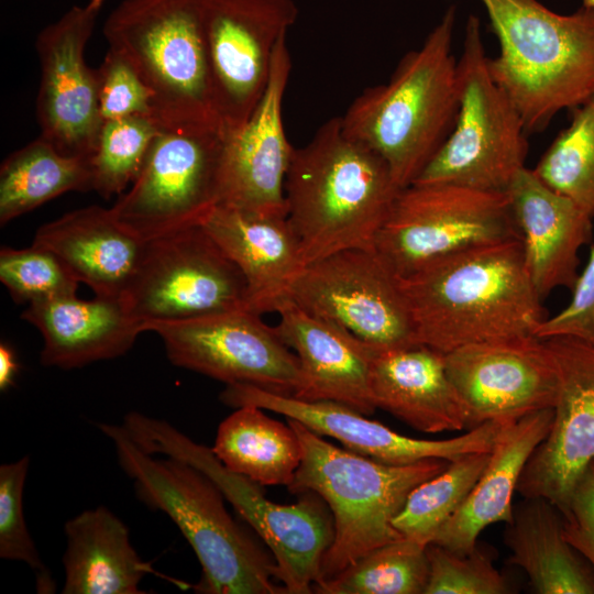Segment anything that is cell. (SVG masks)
Instances as JSON below:
<instances>
[{
    "label": "cell",
    "mask_w": 594,
    "mask_h": 594,
    "mask_svg": "<svg viewBox=\"0 0 594 594\" xmlns=\"http://www.w3.org/2000/svg\"><path fill=\"white\" fill-rule=\"evenodd\" d=\"M559 378L548 435L529 458L517 493L543 498L560 514L594 460V343L572 337L542 339Z\"/></svg>",
    "instance_id": "cell-17"
},
{
    "label": "cell",
    "mask_w": 594,
    "mask_h": 594,
    "mask_svg": "<svg viewBox=\"0 0 594 594\" xmlns=\"http://www.w3.org/2000/svg\"><path fill=\"white\" fill-rule=\"evenodd\" d=\"M397 279L417 343L443 354L535 336L544 319L521 239L464 250Z\"/></svg>",
    "instance_id": "cell-1"
},
{
    "label": "cell",
    "mask_w": 594,
    "mask_h": 594,
    "mask_svg": "<svg viewBox=\"0 0 594 594\" xmlns=\"http://www.w3.org/2000/svg\"><path fill=\"white\" fill-rule=\"evenodd\" d=\"M160 129L150 116L102 121L90 156L92 190L105 199L123 194L139 174Z\"/></svg>",
    "instance_id": "cell-35"
},
{
    "label": "cell",
    "mask_w": 594,
    "mask_h": 594,
    "mask_svg": "<svg viewBox=\"0 0 594 594\" xmlns=\"http://www.w3.org/2000/svg\"><path fill=\"white\" fill-rule=\"evenodd\" d=\"M92 190L90 158L61 153L38 136L0 167V224L68 191Z\"/></svg>",
    "instance_id": "cell-31"
},
{
    "label": "cell",
    "mask_w": 594,
    "mask_h": 594,
    "mask_svg": "<svg viewBox=\"0 0 594 594\" xmlns=\"http://www.w3.org/2000/svg\"><path fill=\"white\" fill-rule=\"evenodd\" d=\"M220 399L234 408L253 405L277 413L319 436L337 439L352 452L388 464H409L425 459L453 461L470 453L490 452L504 424L488 421L451 439L422 440L397 433L332 400H305L246 384L228 385Z\"/></svg>",
    "instance_id": "cell-19"
},
{
    "label": "cell",
    "mask_w": 594,
    "mask_h": 594,
    "mask_svg": "<svg viewBox=\"0 0 594 594\" xmlns=\"http://www.w3.org/2000/svg\"><path fill=\"white\" fill-rule=\"evenodd\" d=\"M19 373V362L14 349L8 342L0 343V391L11 388Z\"/></svg>",
    "instance_id": "cell-42"
},
{
    "label": "cell",
    "mask_w": 594,
    "mask_h": 594,
    "mask_svg": "<svg viewBox=\"0 0 594 594\" xmlns=\"http://www.w3.org/2000/svg\"><path fill=\"white\" fill-rule=\"evenodd\" d=\"M552 419L553 408H547L503 424L487 465L461 507L437 532L433 543L468 552L476 547L479 535L487 526L513 519L514 493Z\"/></svg>",
    "instance_id": "cell-27"
},
{
    "label": "cell",
    "mask_w": 594,
    "mask_h": 594,
    "mask_svg": "<svg viewBox=\"0 0 594 594\" xmlns=\"http://www.w3.org/2000/svg\"><path fill=\"white\" fill-rule=\"evenodd\" d=\"M63 557L64 594H140L153 569L133 548L128 527L98 506L66 521Z\"/></svg>",
    "instance_id": "cell-28"
},
{
    "label": "cell",
    "mask_w": 594,
    "mask_h": 594,
    "mask_svg": "<svg viewBox=\"0 0 594 594\" xmlns=\"http://www.w3.org/2000/svg\"><path fill=\"white\" fill-rule=\"evenodd\" d=\"M21 318L43 337L42 364L62 370L121 356L145 332L122 298L72 295L28 305Z\"/></svg>",
    "instance_id": "cell-23"
},
{
    "label": "cell",
    "mask_w": 594,
    "mask_h": 594,
    "mask_svg": "<svg viewBox=\"0 0 594 594\" xmlns=\"http://www.w3.org/2000/svg\"><path fill=\"white\" fill-rule=\"evenodd\" d=\"M202 227L241 271L248 309L275 311L304 264L298 239L287 219L217 205Z\"/></svg>",
    "instance_id": "cell-25"
},
{
    "label": "cell",
    "mask_w": 594,
    "mask_h": 594,
    "mask_svg": "<svg viewBox=\"0 0 594 594\" xmlns=\"http://www.w3.org/2000/svg\"><path fill=\"white\" fill-rule=\"evenodd\" d=\"M122 426L144 451L182 459L210 477L270 549L276 580L286 593H314L333 538V521L320 496L304 492L292 505L274 503L261 484L229 470L211 448L195 442L167 421L133 411L124 416Z\"/></svg>",
    "instance_id": "cell-7"
},
{
    "label": "cell",
    "mask_w": 594,
    "mask_h": 594,
    "mask_svg": "<svg viewBox=\"0 0 594 594\" xmlns=\"http://www.w3.org/2000/svg\"><path fill=\"white\" fill-rule=\"evenodd\" d=\"M287 299L378 349L418 344L396 275L375 249H349L311 262Z\"/></svg>",
    "instance_id": "cell-14"
},
{
    "label": "cell",
    "mask_w": 594,
    "mask_h": 594,
    "mask_svg": "<svg viewBox=\"0 0 594 594\" xmlns=\"http://www.w3.org/2000/svg\"><path fill=\"white\" fill-rule=\"evenodd\" d=\"M228 134L219 123L161 127L145 161L111 210L143 241L201 224L219 204Z\"/></svg>",
    "instance_id": "cell-10"
},
{
    "label": "cell",
    "mask_w": 594,
    "mask_h": 594,
    "mask_svg": "<svg viewBox=\"0 0 594 594\" xmlns=\"http://www.w3.org/2000/svg\"><path fill=\"white\" fill-rule=\"evenodd\" d=\"M239 267L202 224L144 241L136 272L122 299L147 327L248 308Z\"/></svg>",
    "instance_id": "cell-12"
},
{
    "label": "cell",
    "mask_w": 594,
    "mask_h": 594,
    "mask_svg": "<svg viewBox=\"0 0 594 594\" xmlns=\"http://www.w3.org/2000/svg\"><path fill=\"white\" fill-rule=\"evenodd\" d=\"M548 187L594 217V96L571 109V122L532 169Z\"/></svg>",
    "instance_id": "cell-34"
},
{
    "label": "cell",
    "mask_w": 594,
    "mask_h": 594,
    "mask_svg": "<svg viewBox=\"0 0 594 594\" xmlns=\"http://www.w3.org/2000/svg\"><path fill=\"white\" fill-rule=\"evenodd\" d=\"M590 465H592V466L594 468V460H593V462H592Z\"/></svg>",
    "instance_id": "cell-44"
},
{
    "label": "cell",
    "mask_w": 594,
    "mask_h": 594,
    "mask_svg": "<svg viewBox=\"0 0 594 594\" xmlns=\"http://www.w3.org/2000/svg\"><path fill=\"white\" fill-rule=\"evenodd\" d=\"M429 575L425 594H506L510 587L491 557L476 544L468 552L430 542L426 548Z\"/></svg>",
    "instance_id": "cell-38"
},
{
    "label": "cell",
    "mask_w": 594,
    "mask_h": 594,
    "mask_svg": "<svg viewBox=\"0 0 594 594\" xmlns=\"http://www.w3.org/2000/svg\"><path fill=\"white\" fill-rule=\"evenodd\" d=\"M370 387L376 408L428 433L469 429L468 410L452 385L444 354L424 344L378 349Z\"/></svg>",
    "instance_id": "cell-24"
},
{
    "label": "cell",
    "mask_w": 594,
    "mask_h": 594,
    "mask_svg": "<svg viewBox=\"0 0 594 594\" xmlns=\"http://www.w3.org/2000/svg\"><path fill=\"white\" fill-rule=\"evenodd\" d=\"M490 457L491 451L476 452L449 461L443 471L410 492L393 521L395 529L425 546L432 542L468 497Z\"/></svg>",
    "instance_id": "cell-33"
},
{
    "label": "cell",
    "mask_w": 594,
    "mask_h": 594,
    "mask_svg": "<svg viewBox=\"0 0 594 594\" xmlns=\"http://www.w3.org/2000/svg\"><path fill=\"white\" fill-rule=\"evenodd\" d=\"M168 360L228 385L246 384L297 396L302 374L297 355L262 315L248 308L204 317L156 322Z\"/></svg>",
    "instance_id": "cell-13"
},
{
    "label": "cell",
    "mask_w": 594,
    "mask_h": 594,
    "mask_svg": "<svg viewBox=\"0 0 594 594\" xmlns=\"http://www.w3.org/2000/svg\"><path fill=\"white\" fill-rule=\"evenodd\" d=\"M0 282L15 302L28 305L77 295L79 285L55 253L34 243L1 248Z\"/></svg>",
    "instance_id": "cell-36"
},
{
    "label": "cell",
    "mask_w": 594,
    "mask_h": 594,
    "mask_svg": "<svg viewBox=\"0 0 594 594\" xmlns=\"http://www.w3.org/2000/svg\"><path fill=\"white\" fill-rule=\"evenodd\" d=\"M448 376L469 414V429L553 408L559 378L535 336L473 343L444 354Z\"/></svg>",
    "instance_id": "cell-18"
},
{
    "label": "cell",
    "mask_w": 594,
    "mask_h": 594,
    "mask_svg": "<svg viewBox=\"0 0 594 594\" xmlns=\"http://www.w3.org/2000/svg\"><path fill=\"white\" fill-rule=\"evenodd\" d=\"M290 68L285 35L275 48L263 97L248 121L227 136L218 205L287 217L285 180L295 147L284 130L283 100Z\"/></svg>",
    "instance_id": "cell-20"
},
{
    "label": "cell",
    "mask_w": 594,
    "mask_h": 594,
    "mask_svg": "<svg viewBox=\"0 0 594 594\" xmlns=\"http://www.w3.org/2000/svg\"><path fill=\"white\" fill-rule=\"evenodd\" d=\"M457 78L459 108L454 125L413 184H451L506 193L526 167L528 133L516 106L491 75L475 15L466 22Z\"/></svg>",
    "instance_id": "cell-9"
},
{
    "label": "cell",
    "mask_w": 594,
    "mask_h": 594,
    "mask_svg": "<svg viewBox=\"0 0 594 594\" xmlns=\"http://www.w3.org/2000/svg\"><path fill=\"white\" fill-rule=\"evenodd\" d=\"M562 517L565 540L594 569V468L584 472L575 485Z\"/></svg>",
    "instance_id": "cell-41"
},
{
    "label": "cell",
    "mask_w": 594,
    "mask_h": 594,
    "mask_svg": "<svg viewBox=\"0 0 594 594\" xmlns=\"http://www.w3.org/2000/svg\"><path fill=\"white\" fill-rule=\"evenodd\" d=\"M298 13L295 0H207L213 107L227 134L248 121L263 97L275 48Z\"/></svg>",
    "instance_id": "cell-15"
},
{
    "label": "cell",
    "mask_w": 594,
    "mask_h": 594,
    "mask_svg": "<svg viewBox=\"0 0 594 594\" xmlns=\"http://www.w3.org/2000/svg\"><path fill=\"white\" fill-rule=\"evenodd\" d=\"M30 458L0 466V557L28 564L36 578L38 593H54L55 583L45 568L28 530L23 510V490Z\"/></svg>",
    "instance_id": "cell-37"
},
{
    "label": "cell",
    "mask_w": 594,
    "mask_h": 594,
    "mask_svg": "<svg viewBox=\"0 0 594 594\" xmlns=\"http://www.w3.org/2000/svg\"><path fill=\"white\" fill-rule=\"evenodd\" d=\"M34 244L55 253L96 296L122 298L139 266L144 241L127 230L111 208L94 205L41 226Z\"/></svg>",
    "instance_id": "cell-26"
},
{
    "label": "cell",
    "mask_w": 594,
    "mask_h": 594,
    "mask_svg": "<svg viewBox=\"0 0 594 594\" xmlns=\"http://www.w3.org/2000/svg\"><path fill=\"white\" fill-rule=\"evenodd\" d=\"M583 7L594 10V0H583Z\"/></svg>",
    "instance_id": "cell-43"
},
{
    "label": "cell",
    "mask_w": 594,
    "mask_h": 594,
    "mask_svg": "<svg viewBox=\"0 0 594 594\" xmlns=\"http://www.w3.org/2000/svg\"><path fill=\"white\" fill-rule=\"evenodd\" d=\"M572 290L568 306L557 315L544 318L537 327L535 337H572L594 343V246Z\"/></svg>",
    "instance_id": "cell-40"
},
{
    "label": "cell",
    "mask_w": 594,
    "mask_h": 594,
    "mask_svg": "<svg viewBox=\"0 0 594 594\" xmlns=\"http://www.w3.org/2000/svg\"><path fill=\"white\" fill-rule=\"evenodd\" d=\"M480 1L499 43L498 55L488 57L491 75L528 134L594 96L593 9L559 14L537 0Z\"/></svg>",
    "instance_id": "cell-5"
},
{
    "label": "cell",
    "mask_w": 594,
    "mask_h": 594,
    "mask_svg": "<svg viewBox=\"0 0 594 594\" xmlns=\"http://www.w3.org/2000/svg\"><path fill=\"white\" fill-rule=\"evenodd\" d=\"M96 72L102 121L130 116L153 118L151 90L120 53L109 48Z\"/></svg>",
    "instance_id": "cell-39"
},
{
    "label": "cell",
    "mask_w": 594,
    "mask_h": 594,
    "mask_svg": "<svg viewBox=\"0 0 594 594\" xmlns=\"http://www.w3.org/2000/svg\"><path fill=\"white\" fill-rule=\"evenodd\" d=\"M216 457L229 470L263 485L289 486L302 450L290 425L253 405L238 407L218 427Z\"/></svg>",
    "instance_id": "cell-30"
},
{
    "label": "cell",
    "mask_w": 594,
    "mask_h": 594,
    "mask_svg": "<svg viewBox=\"0 0 594 594\" xmlns=\"http://www.w3.org/2000/svg\"><path fill=\"white\" fill-rule=\"evenodd\" d=\"M275 330L297 355L302 387L297 398L332 400L369 416L376 409L371 394V366L378 348L348 329L319 318L286 299L276 310Z\"/></svg>",
    "instance_id": "cell-21"
},
{
    "label": "cell",
    "mask_w": 594,
    "mask_h": 594,
    "mask_svg": "<svg viewBox=\"0 0 594 594\" xmlns=\"http://www.w3.org/2000/svg\"><path fill=\"white\" fill-rule=\"evenodd\" d=\"M105 2L73 6L42 29L35 43L41 67L40 135L69 156L90 158L102 124L97 72L87 65L85 48Z\"/></svg>",
    "instance_id": "cell-16"
},
{
    "label": "cell",
    "mask_w": 594,
    "mask_h": 594,
    "mask_svg": "<svg viewBox=\"0 0 594 594\" xmlns=\"http://www.w3.org/2000/svg\"><path fill=\"white\" fill-rule=\"evenodd\" d=\"M206 6L207 0H122L105 21L109 48L120 53L151 90L153 118L161 127L219 123Z\"/></svg>",
    "instance_id": "cell-8"
},
{
    "label": "cell",
    "mask_w": 594,
    "mask_h": 594,
    "mask_svg": "<svg viewBox=\"0 0 594 594\" xmlns=\"http://www.w3.org/2000/svg\"><path fill=\"white\" fill-rule=\"evenodd\" d=\"M113 443L121 469L136 496L167 515L193 548L201 578L196 592L205 594H282L273 557L233 519L220 488L202 471L167 455L140 448L122 425L98 424Z\"/></svg>",
    "instance_id": "cell-3"
},
{
    "label": "cell",
    "mask_w": 594,
    "mask_h": 594,
    "mask_svg": "<svg viewBox=\"0 0 594 594\" xmlns=\"http://www.w3.org/2000/svg\"><path fill=\"white\" fill-rule=\"evenodd\" d=\"M427 546L402 537L367 552L336 576L314 586L319 594H425Z\"/></svg>",
    "instance_id": "cell-32"
},
{
    "label": "cell",
    "mask_w": 594,
    "mask_h": 594,
    "mask_svg": "<svg viewBox=\"0 0 594 594\" xmlns=\"http://www.w3.org/2000/svg\"><path fill=\"white\" fill-rule=\"evenodd\" d=\"M451 6L389 80L364 89L340 117L343 131L376 152L397 186L411 185L449 136L459 108Z\"/></svg>",
    "instance_id": "cell-4"
},
{
    "label": "cell",
    "mask_w": 594,
    "mask_h": 594,
    "mask_svg": "<svg viewBox=\"0 0 594 594\" xmlns=\"http://www.w3.org/2000/svg\"><path fill=\"white\" fill-rule=\"evenodd\" d=\"M521 239L506 193L411 184L398 193L374 249L396 275L458 252Z\"/></svg>",
    "instance_id": "cell-11"
},
{
    "label": "cell",
    "mask_w": 594,
    "mask_h": 594,
    "mask_svg": "<svg viewBox=\"0 0 594 594\" xmlns=\"http://www.w3.org/2000/svg\"><path fill=\"white\" fill-rule=\"evenodd\" d=\"M287 422L302 450L288 490L317 494L332 514L333 538L322 559L321 582L373 549L402 538L393 521L408 495L449 463L444 459L383 463L340 449L297 420L287 419Z\"/></svg>",
    "instance_id": "cell-6"
},
{
    "label": "cell",
    "mask_w": 594,
    "mask_h": 594,
    "mask_svg": "<svg viewBox=\"0 0 594 594\" xmlns=\"http://www.w3.org/2000/svg\"><path fill=\"white\" fill-rule=\"evenodd\" d=\"M400 188L386 162L327 120L294 148L285 180L287 219L304 266L349 249H373Z\"/></svg>",
    "instance_id": "cell-2"
},
{
    "label": "cell",
    "mask_w": 594,
    "mask_h": 594,
    "mask_svg": "<svg viewBox=\"0 0 594 594\" xmlns=\"http://www.w3.org/2000/svg\"><path fill=\"white\" fill-rule=\"evenodd\" d=\"M504 540L510 562L528 575L539 594H594V574L565 540L558 508L543 498H526L514 509Z\"/></svg>",
    "instance_id": "cell-29"
},
{
    "label": "cell",
    "mask_w": 594,
    "mask_h": 594,
    "mask_svg": "<svg viewBox=\"0 0 594 594\" xmlns=\"http://www.w3.org/2000/svg\"><path fill=\"white\" fill-rule=\"evenodd\" d=\"M506 194L541 300L556 288L572 289L579 276V252L592 240V218L527 167L514 177Z\"/></svg>",
    "instance_id": "cell-22"
}]
</instances>
